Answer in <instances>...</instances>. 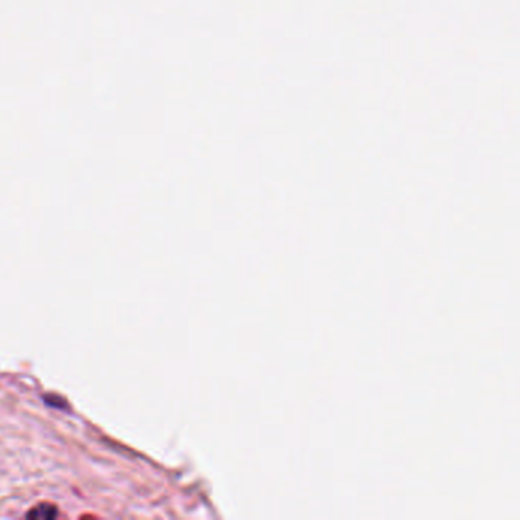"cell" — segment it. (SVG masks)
Instances as JSON below:
<instances>
[{"instance_id": "1", "label": "cell", "mask_w": 520, "mask_h": 520, "mask_svg": "<svg viewBox=\"0 0 520 520\" xmlns=\"http://www.w3.org/2000/svg\"><path fill=\"white\" fill-rule=\"evenodd\" d=\"M28 517L51 520V519L59 517V512H56V507H54L51 504H40V505H37L35 508H32L30 513H28Z\"/></svg>"}]
</instances>
